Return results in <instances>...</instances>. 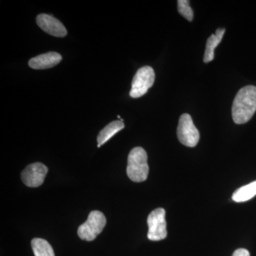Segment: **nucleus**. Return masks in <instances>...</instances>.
Segmentation results:
<instances>
[{"label": "nucleus", "mask_w": 256, "mask_h": 256, "mask_svg": "<svg viewBox=\"0 0 256 256\" xmlns=\"http://www.w3.org/2000/svg\"><path fill=\"white\" fill-rule=\"evenodd\" d=\"M256 111V87L247 86L237 92L232 106V117L236 124L248 122Z\"/></svg>", "instance_id": "obj_1"}, {"label": "nucleus", "mask_w": 256, "mask_h": 256, "mask_svg": "<svg viewBox=\"0 0 256 256\" xmlns=\"http://www.w3.org/2000/svg\"><path fill=\"white\" fill-rule=\"evenodd\" d=\"M149 166L148 154L140 146L133 148L128 158L127 174L134 182H142L148 178Z\"/></svg>", "instance_id": "obj_2"}, {"label": "nucleus", "mask_w": 256, "mask_h": 256, "mask_svg": "<svg viewBox=\"0 0 256 256\" xmlns=\"http://www.w3.org/2000/svg\"><path fill=\"white\" fill-rule=\"evenodd\" d=\"M106 225L105 216L100 210H92L85 223L79 226L78 235L82 240L92 242L104 230Z\"/></svg>", "instance_id": "obj_3"}, {"label": "nucleus", "mask_w": 256, "mask_h": 256, "mask_svg": "<svg viewBox=\"0 0 256 256\" xmlns=\"http://www.w3.org/2000/svg\"><path fill=\"white\" fill-rule=\"evenodd\" d=\"M178 141L184 146L194 148L200 141V134L194 124L191 116L188 114H182L178 128Z\"/></svg>", "instance_id": "obj_4"}, {"label": "nucleus", "mask_w": 256, "mask_h": 256, "mask_svg": "<svg viewBox=\"0 0 256 256\" xmlns=\"http://www.w3.org/2000/svg\"><path fill=\"white\" fill-rule=\"evenodd\" d=\"M156 79L154 70L150 66L142 67L134 75L132 82V88L130 96L133 98H138L144 96L152 86Z\"/></svg>", "instance_id": "obj_5"}, {"label": "nucleus", "mask_w": 256, "mask_h": 256, "mask_svg": "<svg viewBox=\"0 0 256 256\" xmlns=\"http://www.w3.org/2000/svg\"><path fill=\"white\" fill-rule=\"evenodd\" d=\"M148 238L152 242H158L166 238L168 236L166 223L164 208H158L150 214L148 218Z\"/></svg>", "instance_id": "obj_6"}, {"label": "nucleus", "mask_w": 256, "mask_h": 256, "mask_svg": "<svg viewBox=\"0 0 256 256\" xmlns=\"http://www.w3.org/2000/svg\"><path fill=\"white\" fill-rule=\"evenodd\" d=\"M48 171L47 166L42 163H33L23 170L22 180L28 188H38L44 182Z\"/></svg>", "instance_id": "obj_7"}, {"label": "nucleus", "mask_w": 256, "mask_h": 256, "mask_svg": "<svg viewBox=\"0 0 256 256\" xmlns=\"http://www.w3.org/2000/svg\"><path fill=\"white\" fill-rule=\"evenodd\" d=\"M36 24L44 32L56 37L66 36L67 30L60 20L53 16L46 14H40L37 16Z\"/></svg>", "instance_id": "obj_8"}, {"label": "nucleus", "mask_w": 256, "mask_h": 256, "mask_svg": "<svg viewBox=\"0 0 256 256\" xmlns=\"http://www.w3.org/2000/svg\"><path fill=\"white\" fill-rule=\"evenodd\" d=\"M62 56L56 52H48L32 58L28 62V66L34 69L52 68L60 63Z\"/></svg>", "instance_id": "obj_9"}, {"label": "nucleus", "mask_w": 256, "mask_h": 256, "mask_svg": "<svg viewBox=\"0 0 256 256\" xmlns=\"http://www.w3.org/2000/svg\"><path fill=\"white\" fill-rule=\"evenodd\" d=\"M225 31V28H218L216 31L215 34L210 35V36L208 37L206 42L204 56V63H208L214 58V50L222 42Z\"/></svg>", "instance_id": "obj_10"}, {"label": "nucleus", "mask_w": 256, "mask_h": 256, "mask_svg": "<svg viewBox=\"0 0 256 256\" xmlns=\"http://www.w3.org/2000/svg\"><path fill=\"white\" fill-rule=\"evenodd\" d=\"M124 128V122L120 120L114 121L106 126L98 136V148H100L101 146L105 144L111 138L114 137V134H117L119 131L122 130Z\"/></svg>", "instance_id": "obj_11"}, {"label": "nucleus", "mask_w": 256, "mask_h": 256, "mask_svg": "<svg viewBox=\"0 0 256 256\" xmlns=\"http://www.w3.org/2000/svg\"><path fill=\"white\" fill-rule=\"evenodd\" d=\"M256 195V181H254L236 190L232 195V200L234 202L240 203L252 200Z\"/></svg>", "instance_id": "obj_12"}, {"label": "nucleus", "mask_w": 256, "mask_h": 256, "mask_svg": "<svg viewBox=\"0 0 256 256\" xmlns=\"http://www.w3.org/2000/svg\"><path fill=\"white\" fill-rule=\"evenodd\" d=\"M32 247L35 256H55L54 252L50 242L43 238H34Z\"/></svg>", "instance_id": "obj_13"}, {"label": "nucleus", "mask_w": 256, "mask_h": 256, "mask_svg": "<svg viewBox=\"0 0 256 256\" xmlns=\"http://www.w3.org/2000/svg\"><path fill=\"white\" fill-rule=\"evenodd\" d=\"M178 12L182 16L186 18L188 22H192L194 18V12L190 1L188 0H178Z\"/></svg>", "instance_id": "obj_14"}, {"label": "nucleus", "mask_w": 256, "mask_h": 256, "mask_svg": "<svg viewBox=\"0 0 256 256\" xmlns=\"http://www.w3.org/2000/svg\"><path fill=\"white\" fill-rule=\"evenodd\" d=\"M232 256H250V252L245 248H239L236 250Z\"/></svg>", "instance_id": "obj_15"}]
</instances>
